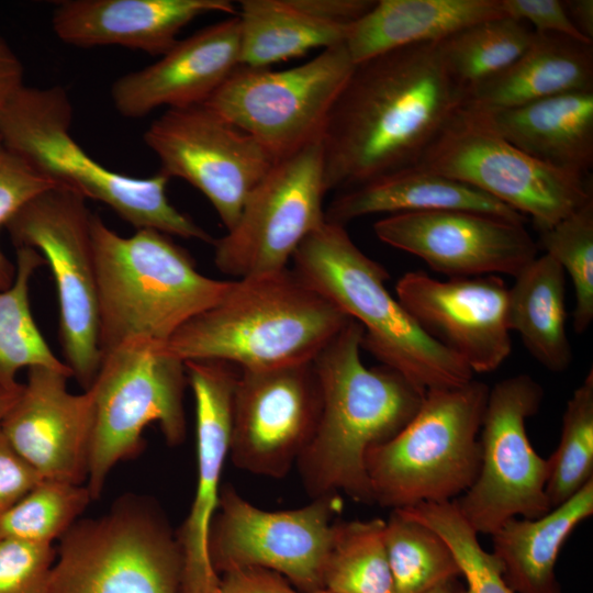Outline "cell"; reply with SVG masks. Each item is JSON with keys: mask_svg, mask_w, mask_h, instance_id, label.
I'll return each instance as SVG.
<instances>
[{"mask_svg": "<svg viewBox=\"0 0 593 593\" xmlns=\"http://www.w3.org/2000/svg\"><path fill=\"white\" fill-rule=\"evenodd\" d=\"M465 101L438 43L356 64L321 136L326 191L418 165Z\"/></svg>", "mask_w": 593, "mask_h": 593, "instance_id": "6da1fadb", "label": "cell"}, {"mask_svg": "<svg viewBox=\"0 0 593 593\" xmlns=\"http://www.w3.org/2000/svg\"><path fill=\"white\" fill-rule=\"evenodd\" d=\"M361 339V325L350 320L313 360L321 414L295 465L311 499L342 492L373 503L366 455L411 421L426 393L387 366L368 368Z\"/></svg>", "mask_w": 593, "mask_h": 593, "instance_id": "7a4b0ae2", "label": "cell"}, {"mask_svg": "<svg viewBox=\"0 0 593 593\" xmlns=\"http://www.w3.org/2000/svg\"><path fill=\"white\" fill-rule=\"evenodd\" d=\"M351 318L288 268L235 279L224 298L164 345L174 357L239 370L313 362Z\"/></svg>", "mask_w": 593, "mask_h": 593, "instance_id": "3957f363", "label": "cell"}, {"mask_svg": "<svg viewBox=\"0 0 593 593\" xmlns=\"http://www.w3.org/2000/svg\"><path fill=\"white\" fill-rule=\"evenodd\" d=\"M101 357L123 343L165 345L188 321L219 303L233 280L202 275L170 235L139 228L119 235L92 214Z\"/></svg>", "mask_w": 593, "mask_h": 593, "instance_id": "277c9868", "label": "cell"}, {"mask_svg": "<svg viewBox=\"0 0 593 593\" xmlns=\"http://www.w3.org/2000/svg\"><path fill=\"white\" fill-rule=\"evenodd\" d=\"M294 271L362 327L361 348L423 392L463 385L473 372L429 336L385 287L389 273L326 222L294 251Z\"/></svg>", "mask_w": 593, "mask_h": 593, "instance_id": "5b68a950", "label": "cell"}, {"mask_svg": "<svg viewBox=\"0 0 593 593\" xmlns=\"http://www.w3.org/2000/svg\"><path fill=\"white\" fill-rule=\"evenodd\" d=\"M71 119L64 88L24 85L0 112V137L57 187L104 203L136 230L213 243L206 231L170 203L166 175L135 178L104 167L72 138Z\"/></svg>", "mask_w": 593, "mask_h": 593, "instance_id": "8992f818", "label": "cell"}, {"mask_svg": "<svg viewBox=\"0 0 593 593\" xmlns=\"http://www.w3.org/2000/svg\"><path fill=\"white\" fill-rule=\"evenodd\" d=\"M489 389L472 379L426 391L411 421L366 455L373 503L396 510L463 494L480 469L479 433Z\"/></svg>", "mask_w": 593, "mask_h": 593, "instance_id": "52a82bcc", "label": "cell"}, {"mask_svg": "<svg viewBox=\"0 0 593 593\" xmlns=\"http://www.w3.org/2000/svg\"><path fill=\"white\" fill-rule=\"evenodd\" d=\"M182 556L154 500L118 499L59 539L45 593H179Z\"/></svg>", "mask_w": 593, "mask_h": 593, "instance_id": "ba28073f", "label": "cell"}, {"mask_svg": "<svg viewBox=\"0 0 593 593\" xmlns=\"http://www.w3.org/2000/svg\"><path fill=\"white\" fill-rule=\"evenodd\" d=\"M187 384L184 362L163 344L135 339L102 355L87 389L92 398V428L86 485L93 501L116 463L144 449L143 432L150 423L158 424L169 446L183 443Z\"/></svg>", "mask_w": 593, "mask_h": 593, "instance_id": "9c48e42d", "label": "cell"}, {"mask_svg": "<svg viewBox=\"0 0 593 593\" xmlns=\"http://www.w3.org/2000/svg\"><path fill=\"white\" fill-rule=\"evenodd\" d=\"M469 184L523 216L552 227L593 198L588 176L564 171L522 152L462 105L418 165Z\"/></svg>", "mask_w": 593, "mask_h": 593, "instance_id": "30bf717a", "label": "cell"}, {"mask_svg": "<svg viewBox=\"0 0 593 593\" xmlns=\"http://www.w3.org/2000/svg\"><path fill=\"white\" fill-rule=\"evenodd\" d=\"M91 217L83 197L56 186L30 199L4 225L16 248L37 250L52 269L63 355L83 390L101 363Z\"/></svg>", "mask_w": 593, "mask_h": 593, "instance_id": "8fae6325", "label": "cell"}, {"mask_svg": "<svg viewBox=\"0 0 593 593\" xmlns=\"http://www.w3.org/2000/svg\"><path fill=\"white\" fill-rule=\"evenodd\" d=\"M354 67L345 44L283 70L239 65L203 104L279 160L321 138Z\"/></svg>", "mask_w": 593, "mask_h": 593, "instance_id": "7c38bea8", "label": "cell"}, {"mask_svg": "<svg viewBox=\"0 0 593 593\" xmlns=\"http://www.w3.org/2000/svg\"><path fill=\"white\" fill-rule=\"evenodd\" d=\"M542 399L541 385L525 373L489 389L479 433V473L452 501L478 534L492 535L513 517L537 518L551 510L548 461L533 448L526 432V421Z\"/></svg>", "mask_w": 593, "mask_h": 593, "instance_id": "4fadbf2b", "label": "cell"}, {"mask_svg": "<svg viewBox=\"0 0 593 593\" xmlns=\"http://www.w3.org/2000/svg\"><path fill=\"white\" fill-rule=\"evenodd\" d=\"M326 193L318 138L277 160L236 224L213 240L217 269L242 279L288 268L301 243L325 223Z\"/></svg>", "mask_w": 593, "mask_h": 593, "instance_id": "5bb4252c", "label": "cell"}, {"mask_svg": "<svg viewBox=\"0 0 593 593\" xmlns=\"http://www.w3.org/2000/svg\"><path fill=\"white\" fill-rule=\"evenodd\" d=\"M339 494H325L302 507L265 511L232 485L222 486L209 536L214 570L258 567L282 575L300 593L323 589Z\"/></svg>", "mask_w": 593, "mask_h": 593, "instance_id": "9a60e30c", "label": "cell"}, {"mask_svg": "<svg viewBox=\"0 0 593 593\" xmlns=\"http://www.w3.org/2000/svg\"><path fill=\"white\" fill-rule=\"evenodd\" d=\"M143 138L159 159V171L201 191L226 231L277 161L253 136L204 104L167 109Z\"/></svg>", "mask_w": 593, "mask_h": 593, "instance_id": "2e32d148", "label": "cell"}, {"mask_svg": "<svg viewBox=\"0 0 593 593\" xmlns=\"http://www.w3.org/2000/svg\"><path fill=\"white\" fill-rule=\"evenodd\" d=\"M321 407L313 362L239 370L232 403L233 465L255 475L286 477L310 444Z\"/></svg>", "mask_w": 593, "mask_h": 593, "instance_id": "e0dca14e", "label": "cell"}, {"mask_svg": "<svg viewBox=\"0 0 593 593\" xmlns=\"http://www.w3.org/2000/svg\"><path fill=\"white\" fill-rule=\"evenodd\" d=\"M373 230L383 243L450 278L515 277L539 250L524 223L472 211L391 214L377 221Z\"/></svg>", "mask_w": 593, "mask_h": 593, "instance_id": "ac0fdd59", "label": "cell"}, {"mask_svg": "<svg viewBox=\"0 0 593 593\" xmlns=\"http://www.w3.org/2000/svg\"><path fill=\"white\" fill-rule=\"evenodd\" d=\"M395 292L417 324L473 373L494 371L511 355L508 287L501 277L443 281L415 270L398 280Z\"/></svg>", "mask_w": 593, "mask_h": 593, "instance_id": "d6986e66", "label": "cell"}, {"mask_svg": "<svg viewBox=\"0 0 593 593\" xmlns=\"http://www.w3.org/2000/svg\"><path fill=\"white\" fill-rule=\"evenodd\" d=\"M184 366L195 404L197 484L189 513L176 532L182 556L179 593H216L220 577L210 559L209 536L230 456L238 372L220 360H188Z\"/></svg>", "mask_w": 593, "mask_h": 593, "instance_id": "ffe728a7", "label": "cell"}, {"mask_svg": "<svg viewBox=\"0 0 593 593\" xmlns=\"http://www.w3.org/2000/svg\"><path fill=\"white\" fill-rule=\"evenodd\" d=\"M70 370L27 369L22 391L0 422L15 451L44 480L85 484L89 473L92 398L74 394Z\"/></svg>", "mask_w": 593, "mask_h": 593, "instance_id": "44dd1931", "label": "cell"}, {"mask_svg": "<svg viewBox=\"0 0 593 593\" xmlns=\"http://www.w3.org/2000/svg\"><path fill=\"white\" fill-rule=\"evenodd\" d=\"M237 15L205 26L176 44L154 64L118 78L111 88L115 110L139 119L160 107L205 103L239 66Z\"/></svg>", "mask_w": 593, "mask_h": 593, "instance_id": "7402d4cb", "label": "cell"}, {"mask_svg": "<svg viewBox=\"0 0 593 593\" xmlns=\"http://www.w3.org/2000/svg\"><path fill=\"white\" fill-rule=\"evenodd\" d=\"M213 12L237 15L230 0H65L52 26L66 44L79 47L120 45L161 56L194 19Z\"/></svg>", "mask_w": 593, "mask_h": 593, "instance_id": "603a6c76", "label": "cell"}, {"mask_svg": "<svg viewBox=\"0 0 593 593\" xmlns=\"http://www.w3.org/2000/svg\"><path fill=\"white\" fill-rule=\"evenodd\" d=\"M373 0H242L239 65L268 68L346 42Z\"/></svg>", "mask_w": 593, "mask_h": 593, "instance_id": "cb8c5ba5", "label": "cell"}, {"mask_svg": "<svg viewBox=\"0 0 593 593\" xmlns=\"http://www.w3.org/2000/svg\"><path fill=\"white\" fill-rule=\"evenodd\" d=\"M475 110L495 132L533 158L589 176L593 166V91L568 92L504 109Z\"/></svg>", "mask_w": 593, "mask_h": 593, "instance_id": "d4e9b609", "label": "cell"}, {"mask_svg": "<svg viewBox=\"0 0 593 593\" xmlns=\"http://www.w3.org/2000/svg\"><path fill=\"white\" fill-rule=\"evenodd\" d=\"M461 210L516 222L525 216L484 192L419 166L342 190L325 209V221L345 226L358 217L384 213Z\"/></svg>", "mask_w": 593, "mask_h": 593, "instance_id": "484cf974", "label": "cell"}, {"mask_svg": "<svg viewBox=\"0 0 593 593\" xmlns=\"http://www.w3.org/2000/svg\"><path fill=\"white\" fill-rule=\"evenodd\" d=\"M502 16L501 0H379L351 24L345 46L356 65L396 48L439 43Z\"/></svg>", "mask_w": 593, "mask_h": 593, "instance_id": "4316f807", "label": "cell"}, {"mask_svg": "<svg viewBox=\"0 0 593 593\" xmlns=\"http://www.w3.org/2000/svg\"><path fill=\"white\" fill-rule=\"evenodd\" d=\"M574 91H593V44L535 32L504 71L471 90L463 105L495 110Z\"/></svg>", "mask_w": 593, "mask_h": 593, "instance_id": "83f0119b", "label": "cell"}, {"mask_svg": "<svg viewBox=\"0 0 593 593\" xmlns=\"http://www.w3.org/2000/svg\"><path fill=\"white\" fill-rule=\"evenodd\" d=\"M592 514L593 480L540 517L506 521L491 535L506 583L517 593H562L555 571L558 556Z\"/></svg>", "mask_w": 593, "mask_h": 593, "instance_id": "f1b7e54d", "label": "cell"}, {"mask_svg": "<svg viewBox=\"0 0 593 593\" xmlns=\"http://www.w3.org/2000/svg\"><path fill=\"white\" fill-rule=\"evenodd\" d=\"M508 288L510 331L517 332L546 369L562 372L572 361L567 335L566 272L548 254L534 258Z\"/></svg>", "mask_w": 593, "mask_h": 593, "instance_id": "f546056e", "label": "cell"}, {"mask_svg": "<svg viewBox=\"0 0 593 593\" xmlns=\"http://www.w3.org/2000/svg\"><path fill=\"white\" fill-rule=\"evenodd\" d=\"M44 257L29 247L16 248V273L11 287L0 290V389L20 387L18 372L36 366L70 370L52 351L31 310L30 283ZM71 371V370H70Z\"/></svg>", "mask_w": 593, "mask_h": 593, "instance_id": "4dcf8cb0", "label": "cell"}, {"mask_svg": "<svg viewBox=\"0 0 593 593\" xmlns=\"http://www.w3.org/2000/svg\"><path fill=\"white\" fill-rule=\"evenodd\" d=\"M535 31L502 16L465 27L438 43L444 65L467 94L510 67L532 44Z\"/></svg>", "mask_w": 593, "mask_h": 593, "instance_id": "1f68e13d", "label": "cell"}, {"mask_svg": "<svg viewBox=\"0 0 593 593\" xmlns=\"http://www.w3.org/2000/svg\"><path fill=\"white\" fill-rule=\"evenodd\" d=\"M384 525L381 518L335 522L323 589L333 593H395Z\"/></svg>", "mask_w": 593, "mask_h": 593, "instance_id": "d6a6232c", "label": "cell"}, {"mask_svg": "<svg viewBox=\"0 0 593 593\" xmlns=\"http://www.w3.org/2000/svg\"><path fill=\"white\" fill-rule=\"evenodd\" d=\"M383 538L395 593H426L461 575L445 540L399 510L385 521Z\"/></svg>", "mask_w": 593, "mask_h": 593, "instance_id": "836d02e7", "label": "cell"}, {"mask_svg": "<svg viewBox=\"0 0 593 593\" xmlns=\"http://www.w3.org/2000/svg\"><path fill=\"white\" fill-rule=\"evenodd\" d=\"M546 494L553 508L593 480V371L573 391L562 415L557 449L547 459Z\"/></svg>", "mask_w": 593, "mask_h": 593, "instance_id": "e575fe53", "label": "cell"}, {"mask_svg": "<svg viewBox=\"0 0 593 593\" xmlns=\"http://www.w3.org/2000/svg\"><path fill=\"white\" fill-rule=\"evenodd\" d=\"M93 501L86 484L42 480L0 517V539L52 545Z\"/></svg>", "mask_w": 593, "mask_h": 593, "instance_id": "d590c367", "label": "cell"}, {"mask_svg": "<svg viewBox=\"0 0 593 593\" xmlns=\"http://www.w3.org/2000/svg\"><path fill=\"white\" fill-rule=\"evenodd\" d=\"M399 511L432 528L445 540L466 579L463 593H517L504 580L497 558L481 547L478 533L452 501L419 503Z\"/></svg>", "mask_w": 593, "mask_h": 593, "instance_id": "8d00e7d4", "label": "cell"}, {"mask_svg": "<svg viewBox=\"0 0 593 593\" xmlns=\"http://www.w3.org/2000/svg\"><path fill=\"white\" fill-rule=\"evenodd\" d=\"M538 232L539 248L572 280L573 328L581 334L593 321V198L552 227Z\"/></svg>", "mask_w": 593, "mask_h": 593, "instance_id": "74e56055", "label": "cell"}, {"mask_svg": "<svg viewBox=\"0 0 593 593\" xmlns=\"http://www.w3.org/2000/svg\"><path fill=\"white\" fill-rule=\"evenodd\" d=\"M56 187L23 158L12 152L0 137V227L30 199ZM16 266L0 248V290L12 286Z\"/></svg>", "mask_w": 593, "mask_h": 593, "instance_id": "f35d334b", "label": "cell"}, {"mask_svg": "<svg viewBox=\"0 0 593 593\" xmlns=\"http://www.w3.org/2000/svg\"><path fill=\"white\" fill-rule=\"evenodd\" d=\"M55 558L53 545L0 539V593H45Z\"/></svg>", "mask_w": 593, "mask_h": 593, "instance_id": "ab89813d", "label": "cell"}, {"mask_svg": "<svg viewBox=\"0 0 593 593\" xmlns=\"http://www.w3.org/2000/svg\"><path fill=\"white\" fill-rule=\"evenodd\" d=\"M505 16L529 23L537 33H553L593 44L571 23L560 0H501Z\"/></svg>", "mask_w": 593, "mask_h": 593, "instance_id": "60d3db41", "label": "cell"}, {"mask_svg": "<svg viewBox=\"0 0 593 593\" xmlns=\"http://www.w3.org/2000/svg\"><path fill=\"white\" fill-rule=\"evenodd\" d=\"M42 480L41 474L15 451L0 430V517Z\"/></svg>", "mask_w": 593, "mask_h": 593, "instance_id": "b9f144b4", "label": "cell"}, {"mask_svg": "<svg viewBox=\"0 0 593 593\" xmlns=\"http://www.w3.org/2000/svg\"><path fill=\"white\" fill-rule=\"evenodd\" d=\"M216 593H300L279 573L258 567H237L220 578Z\"/></svg>", "mask_w": 593, "mask_h": 593, "instance_id": "7bdbcfd3", "label": "cell"}, {"mask_svg": "<svg viewBox=\"0 0 593 593\" xmlns=\"http://www.w3.org/2000/svg\"><path fill=\"white\" fill-rule=\"evenodd\" d=\"M23 77L24 69L19 56L0 35V112L24 86Z\"/></svg>", "mask_w": 593, "mask_h": 593, "instance_id": "ee69618b", "label": "cell"}, {"mask_svg": "<svg viewBox=\"0 0 593 593\" xmlns=\"http://www.w3.org/2000/svg\"><path fill=\"white\" fill-rule=\"evenodd\" d=\"M567 15L577 31L586 40L593 42V1H562Z\"/></svg>", "mask_w": 593, "mask_h": 593, "instance_id": "f6af8a7d", "label": "cell"}, {"mask_svg": "<svg viewBox=\"0 0 593 593\" xmlns=\"http://www.w3.org/2000/svg\"><path fill=\"white\" fill-rule=\"evenodd\" d=\"M22 387L23 383L14 389H0V422L19 398Z\"/></svg>", "mask_w": 593, "mask_h": 593, "instance_id": "bcb514c9", "label": "cell"}, {"mask_svg": "<svg viewBox=\"0 0 593 593\" xmlns=\"http://www.w3.org/2000/svg\"><path fill=\"white\" fill-rule=\"evenodd\" d=\"M463 589L458 578H455L436 585L426 593H463Z\"/></svg>", "mask_w": 593, "mask_h": 593, "instance_id": "7dc6e473", "label": "cell"}, {"mask_svg": "<svg viewBox=\"0 0 593 593\" xmlns=\"http://www.w3.org/2000/svg\"><path fill=\"white\" fill-rule=\"evenodd\" d=\"M312 593H333V592H331L328 590H325V589H321V590L314 591Z\"/></svg>", "mask_w": 593, "mask_h": 593, "instance_id": "c3c4849f", "label": "cell"}]
</instances>
